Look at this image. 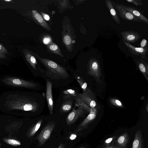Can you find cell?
Returning a JSON list of instances; mask_svg holds the SVG:
<instances>
[{
    "instance_id": "cell-20",
    "label": "cell",
    "mask_w": 148,
    "mask_h": 148,
    "mask_svg": "<svg viewBox=\"0 0 148 148\" xmlns=\"http://www.w3.org/2000/svg\"><path fill=\"white\" fill-rule=\"evenodd\" d=\"M42 122V119L39 120L37 123L32 126L27 130L25 134L26 136L28 138L32 137L40 128Z\"/></svg>"
},
{
    "instance_id": "cell-18",
    "label": "cell",
    "mask_w": 148,
    "mask_h": 148,
    "mask_svg": "<svg viewBox=\"0 0 148 148\" xmlns=\"http://www.w3.org/2000/svg\"><path fill=\"white\" fill-rule=\"evenodd\" d=\"M22 50L27 61L34 69L36 70V66L37 64V62L33 52L25 48L23 49Z\"/></svg>"
},
{
    "instance_id": "cell-24",
    "label": "cell",
    "mask_w": 148,
    "mask_h": 148,
    "mask_svg": "<svg viewBox=\"0 0 148 148\" xmlns=\"http://www.w3.org/2000/svg\"><path fill=\"white\" fill-rule=\"evenodd\" d=\"M72 105V101L70 100L66 101L61 105L60 111L62 112H67L71 109Z\"/></svg>"
},
{
    "instance_id": "cell-19",
    "label": "cell",
    "mask_w": 148,
    "mask_h": 148,
    "mask_svg": "<svg viewBox=\"0 0 148 148\" xmlns=\"http://www.w3.org/2000/svg\"><path fill=\"white\" fill-rule=\"evenodd\" d=\"M105 3L113 19L117 24H120L121 23L120 18L117 14L111 1L110 0H105Z\"/></svg>"
},
{
    "instance_id": "cell-10",
    "label": "cell",
    "mask_w": 148,
    "mask_h": 148,
    "mask_svg": "<svg viewBox=\"0 0 148 148\" xmlns=\"http://www.w3.org/2000/svg\"><path fill=\"white\" fill-rule=\"evenodd\" d=\"M123 41L134 43L140 38L139 33L136 31L128 30L123 31L121 33Z\"/></svg>"
},
{
    "instance_id": "cell-30",
    "label": "cell",
    "mask_w": 148,
    "mask_h": 148,
    "mask_svg": "<svg viewBox=\"0 0 148 148\" xmlns=\"http://www.w3.org/2000/svg\"><path fill=\"white\" fill-rule=\"evenodd\" d=\"M59 4L61 9L66 8L69 5V2L68 0H61L59 1Z\"/></svg>"
},
{
    "instance_id": "cell-37",
    "label": "cell",
    "mask_w": 148,
    "mask_h": 148,
    "mask_svg": "<svg viewBox=\"0 0 148 148\" xmlns=\"http://www.w3.org/2000/svg\"><path fill=\"white\" fill-rule=\"evenodd\" d=\"M103 148H120L119 147H114L111 146H106L104 147Z\"/></svg>"
},
{
    "instance_id": "cell-7",
    "label": "cell",
    "mask_w": 148,
    "mask_h": 148,
    "mask_svg": "<svg viewBox=\"0 0 148 148\" xmlns=\"http://www.w3.org/2000/svg\"><path fill=\"white\" fill-rule=\"evenodd\" d=\"M88 72L93 76L97 80H100L101 72L99 64L97 60L94 57L89 59L88 64Z\"/></svg>"
},
{
    "instance_id": "cell-26",
    "label": "cell",
    "mask_w": 148,
    "mask_h": 148,
    "mask_svg": "<svg viewBox=\"0 0 148 148\" xmlns=\"http://www.w3.org/2000/svg\"><path fill=\"white\" fill-rule=\"evenodd\" d=\"M139 69L143 73H145L146 71V67H147V65L145 63L143 59L141 58L139 61H137Z\"/></svg>"
},
{
    "instance_id": "cell-4",
    "label": "cell",
    "mask_w": 148,
    "mask_h": 148,
    "mask_svg": "<svg viewBox=\"0 0 148 148\" xmlns=\"http://www.w3.org/2000/svg\"><path fill=\"white\" fill-rule=\"evenodd\" d=\"M91 109L86 105L79 104H75L72 111L66 118V122L68 125L75 123L80 117L82 116L86 112H90Z\"/></svg>"
},
{
    "instance_id": "cell-15",
    "label": "cell",
    "mask_w": 148,
    "mask_h": 148,
    "mask_svg": "<svg viewBox=\"0 0 148 148\" xmlns=\"http://www.w3.org/2000/svg\"><path fill=\"white\" fill-rule=\"evenodd\" d=\"M23 124L22 121H14L9 123L5 127V131L9 133V136L14 133L17 132Z\"/></svg>"
},
{
    "instance_id": "cell-31",
    "label": "cell",
    "mask_w": 148,
    "mask_h": 148,
    "mask_svg": "<svg viewBox=\"0 0 148 148\" xmlns=\"http://www.w3.org/2000/svg\"><path fill=\"white\" fill-rule=\"evenodd\" d=\"M52 40L51 37L49 35H46L42 39V42L45 45H48L52 42Z\"/></svg>"
},
{
    "instance_id": "cell-12",
    "label": "cell",
    "mask_w": 148,
    "mask_h": 148,
    "mask_svg": "<svg viewBox=\"0 0 148 148\" xmlns=\"http://www.w3.org/2000/svg\"><path fill=\"white\" fill-rule=\"evenodd\" d=\"M116 7L119 12V15L123 19L131 21L141 22V20L124 9L119 4L116 5Z\"/></svg>"
},
{
    "instance_id": "cell-39",
    "label": "cell",
    "mask_w": 148,
    "mask_h": 148,
    "mask_svg": "<svg viewBox=\"0 0 148 148\" xmlns=\"http://www.w3.org/2000/svg\"><path fill=\"white\" fill-rule=\"evenodd\" d=\"M1 144L0 143V148H2V147H1Z\"/></svg>"
},
{
    "instance_id": "cell-1",
    "label": "cell",
    "mask_w": 148,
    "mask_h": 148,
    "mask_svg": "<svg viewBox=\"0 0 148 148\" xmlns=\"http://www.w3.org/2000/svg\"><path fill=\"white\" fill-rule=\"evenodd\" d=\"M12 99L6 100L5 106L9 110H21L36 112L38 104L34 101L27 97L16 95Z\"/></svg>"
},
{
    "instance_id": "cell-35",
    "label": "cell",
    "mask_w": 148,
    "mask_h": 148,
    "mask_svg": "<svg viewBox=\"0 0 148 148\" xmlns=\"http://www.w3.org/2000/svg\"><path fill=\"white\" fill-rule=\"evenodd\" d=\"M115 102L116 105L118 106H121L122 105L121 102L118 100H116Z\"/></svg>"
},
{
    "instance_id": "cell-3",
    "label": "cell",
    "mask_w": 148,
    "mask_h": 148,
    "mask_svg": "<svg viewBox=\"0 0 148 148\" xmlns=\"http://www.w3.org/2000/svg\"><path fill=\"white\" fill-rule=\"evenodd\" d=\"M36 58L38 59L47 68L49 71L56 79H66L69 77L66 69L51 60L42 58L36 53L33 52Z\"/></svg>"
},
{
    "instance_id": "cell-36",
    "label": "cell",
    "mask_w": 148,
    "mask_h": 148,
    "mask_svg": "<svg viewBox=\"0 0 148 148\" xmlns=\"http://www.w3.org/2000/svg\"><path fill=\"white\" fill-rule=\"evenodd\" d=\"M58 148H65L64 144L62 143H61L59 145Z\"/></svg>"
},
{
    "instance_id": "cell-25",
    "label": "cell",
    "mask_w": 148,
    "mask_h": 148,
    "mask_svg": "<svg viewBox=\"0 0 148 148\" xmlns=\"http://www.w3.org/2000/svg\"><path fill=\"white\" fill-rule=\"evenodd\" d=\"M9 53L5 47L0 43V59H4L7 58L6 54H9Z\"/></svg>"
},
{
    "instance_id": "cell-2",
    "label": "cell",
    "mask_w": 148,
    "mask_h": 148,
    "mask_svg": "<svg viewBox=\"0 0 148 148\" xmlns=\"http://www.w3.org/2000/svg\"><path fill=\"white\" fill-rule=\"evenodd\" d=\"M62 40L68 51L71 52L74 49L76 35L71 21L67 16L63 19L62 24Z\"/></svg>"
},
{
    "instance_id": "cell-14",
    "label": "cell",
    "mask_w": 148,
    "mask_h": 148,
    "mask_svg": "<svg viewBox=\"0 0 148 148\" xmlns=\"http://www.w3.org/2000/svg\"><path fill=\"white\" fill-rule=\"evenodd\" d=\"M46 98L50 114L53 113V103L52 94V84L51 82L46 80Z\"/></svg>"
},
{
    "instance_id": "cell-5",
    "label": "cell",
    "mask_w": 148,
    "mask_h": 148,
    "mask_svg": "<svg viewBox=\"0 0 148 148\" xmlns=\"http://www.w3.org/2000/svg\"><path fill=\"white\" fill-rule=\"evenodd\" d=\"M56 126L55 122L52 121L49 123L42 129L40 133L35 138L37 140L39 146L41 147L50 138Z\"/></svg>"
},
{
    "instance_id": "cell-38",
    "label": "cell",
    "mask_w": 148,
    "mask_h": 148,
    "mask_svg": "<svg viewBox=\"0 0 148 148\" xmlns=\"http://www.w3.org/2000/svg\"><path fill=\"white\" fill-rule=\"evenodd\" d=\"M78 148H86L84 147H79Z\"/></svg>"
},
{
    "instance_id": "cell-27",
    "label": "cell",
    "mask_w": 148,
    "mask_h": 148,
    "mask_svg": "<svg viewBox=\"0 0 148 148\" xmlns=\"http://www.w3.org/2000/svg\"><path fill=\"white\" fill-rule=\"evenodd\" d=\"M65 97H69L71 96H76L78 94L75 90L72 89H68L64 91L63 92Z\"/></svg>"
},
{
    "instance_id": "cell-8",
    "label": "cell",
    "mask_w": 148,
    "mask_h": 148,
    "mask_svg": "<svg viewBox=\"0 0 148 148\" xmlns=\"http://www.w3.org/2000/svg\"><path fill=\"white\" fill-rule=\"evenodd\" d=\"M94 96L89 89H86L82 93L78 94L75 98V104H82L89 107L94 100Z\"/></svg>"
},
{
    "instance_id": "cell-40",
    "label": "cell",
    "mask_w": 148,
    "mask_h": 148,
    "mask_svg": "<svg viewBox=\"0 0 148 148\" xmlns=\"http://www.w3.org/2000/svg\"><path fill=\"white\" fill-rule=\"evenodd\" d=\"M48 148H54V147H51Z\"/></svg>"
},
{
    "instance_id": "cell-29",
    "label": "cell",
    "mask_w": 148,
    "mask_h": 148,
    "mask_svg": "<svg viewBox=\"0 0 148 148\" xmlns=\"http://www.w3.org/2000/svg\"><path fill=\"white\" fill-rule=\"evenodd\" d=\"M126 1L133 4L136 6H141L143 5L141 0H126Z\"/></svg>"
},
{
    "instance_id": "cell-17",
    "label": "cell",
    "mask_w": 148,
    "mask_h": 148,
    "mask_svg": "<svg viewBox=\"0 0 148 148\" xmlns=\"http://www.w3.org/2000/svg\"><path fill=\"white\" fill-rule=\"evenodd\" d=\"M132 148H144V139L140 130H138L135 132Z\"/></svg>"
},
{
    "instance_id": "cell-22",
    "label": "cell",
    "mask_w": 148,
    "mask_h": 148,
    "mask_svg": "<svg viewBox=\"0 0 148 148\" xmlns=\"http://www.w3.org/2000/svg\"><path fill=\"white\" fill-rule=\"evenodd\" d=\"M48 50L50 52L59 55L61 57H64L62 52L58 45L52 42L47 45Z\"/></svg>"
},
{
    "instance_id": "cell-21",
    "label": "cell",
    "mask_w": 148,
    "mask_h": 148,
    "mask_svg": "<svg viewBox=\"0 0 148 148\" xmlns=\"http://www.w3.org/2000/svg\"><path fill=\"white\" fill-rule=\"evenodd\" d=\"M129 139L128 133H124L118 138L116 141L117 143L121 147L125 148L127 145Z\"/></svg>"
},
{
    "instance_id": "cell-11",
    "label": "cell",
    "mask_w": 148,
    "mask_h": 148,
    "mask_svg": "<svg viewBox=\"0 0 148 148\" xmlns=\"http://www.w3.org/2000/svg\"><path fill=\"white\" fill-rule=\"evenodd\" d=\"M92 108L90 114L76 129L74 131L75 133L81 132L86 129L90 123L95 118L96 111H92Z\"/></svg>"
},
{
    "instance_id": "cell-33",
    "label": "cell",
    "mask_w": 148,
    "mask_h": 148,
    "mask_svg": "<svg viewBox=\"0 0 148 148\" xmlns=\"http://www.w3.org/2000/svg\"><path fill=\"white\" fill-rule=\"evenodd\" d=\"M115 138V136H113L106 139L104 142V143L105 144L106 146H109Z\"/></svg>"
},
{
    "instance_id": "cell-6",
    "label": "cell",
    "mask_w": 148,
    "mask_h": 148,
    "mask_svg": "<svg viewBox=\"0 0 148 148\" xmlns=\"http://www.w3.org/2000/svg\"><path fill=\"white\" fill-rule=\"evenodd\" d=\"M3 81L6 84L14 86L30 88H34L37 86L34 83L14 77H7L4 79Z\"/></svg>"
},
{
    "instance_id": "cell-9",
    "label": "cell",
    "mask_w": 148,
    "mask_h": 148,
    "mask_svg": "<svg viewBox=\"0 0 148 148\" xmlns=\"http://www.w3.org/2000/svg\"><path fill=\"white\" fill-rule=\"evenodd\" d=\"M123 42L125 47L132 54L135 56L140 55L141 58L148 60V58L146 55L148 52V48L136 47L126 41H123Z\"/></svg>"
},
{
    "instance_id": "cell-16",
    "label": "cell",
    "mask_w": 148,
    "mask_h": 148,
    "mask_svg": "<svg viewBox=\"0 0 148 148\" xmlns=\"http://www.w3.org/2000/svg\"><path fill=\"white\" fill-rule=\"evenodd\" d=\"M32 12L34 20L46 30L50 31L51 29L50 27L38 12L36 10H33Z\"/></svg>"
},
{
    "instance_id": "cell-13",
    "label": "cell",
    "mask_w": 148,
    "mask_h": 148,
    "mask_svg": "<svg viewBox=\"0 0 148 148\" xmlns=\"http://www.w3.org/2000/svg\"><path fill=\"white\" fill-rule=\"evenodd\" d=\"M119 4L124 9L132 13L134 16L141 20V21L148 23V19L141 13V11L133 7Z\"/></svg>"
},
{
    "instance_id": "cell-28",
    "label": "cell",
    "mask_w": 148,
    "mask_h": 148,
    "mask_svg": "<svg viewBox=\"0 0 148 148\" xmlns=\"http://www.w3.org/2000/svg\"><path fill=\"white\" fill-rule=\"evenodd\" d=\"M75 78L82 88L84 91L85 90L87 87V83L83 81L80 76L76 75Z\"/></svg>"
},
{
    "instance_id": "cell-32",
    "label": "cell",
    "mask_w": 148,
    "mask_h": 148,
    "mask_svg": "<svg viewBox=\"0 0 148 148\" xmlns=\"http://www.w3.org/2000/svg\"><path fill=\"white\" fill-rule=\"evenodd\" d=\"M140 47L143 48H148V45L147 44V41L145 39H143L141 41L140 44Z\"/></svg>"
},
{
    "instance_id": "cell-34",
    "label": "cell",
    "mask_w": 148,
    "mask_h": 148,
    "mask_svg": "<svg viewBox=\"0 0 148 148\" xmlns=\"http://www.w3.org/2000/svg\"><path fill=\"white\" fill-rule=\"evenodd\" d=\"M40 13L42 16V17L44 20L47 21L49 20L50 19V17L48 14L43 13L42 12H40Z\"/></svg>"
},
{
    "instance_id": "cell-23",
    "label": "cell",
    "mask_w": 148,
    "mask_h": 148,
    "mask_svg": "<svg viewBox=\"0 0 148 148\" xmlns=\"http://www.w3.org/2000/svg\"><path fill=\"white\" fill-rule=\"evenodd\" d=\"M2 139L6 144L12 146H19L21 145V143L19 140L11 137H4Z\"/></svg>"
}]
</instances>
